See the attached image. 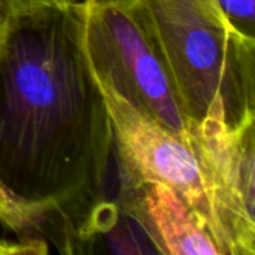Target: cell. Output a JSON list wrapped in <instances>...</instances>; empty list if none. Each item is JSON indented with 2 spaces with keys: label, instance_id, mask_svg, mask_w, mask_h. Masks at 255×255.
<instances>
[{
  "label": "cell",
  "instance_id": "1",
  "mask_svg": "<svg viewBox=\"0 0 255 255\" xmlns=\"http://www.w3.org/2000/svg\"><path fill=\"white\" fill-rule=\"evenodd\" d=\"M112 124L82 42V1L9 12L0 42V226L87 251L118 218L105 187Z\"/></svg>",
  "mask_w": 255,
  "mask_h": 255
},
{
  "label": "cell",
  "instance_id": "2",
  "mask_svg": "<svg viewBox=\"0 0 255 255\" xmlns=\"http://www.w3.org/2000/svg\"><path fill=\"white\" fill-rule=\"evenodd\" d=\"M169 67L184 114L200 121L221 102L236 127L255 118V39L217 0H136Z\"/></svg>",
  "mask_w": 255,
  "mask_h": 255
},
{
  "label": "cell",
  "instance_id": "3",
  "mask_svg": "<svg viewBox=\"0 0 255 255\" xmlns=\"http://www.w3.org/2000/svg\"><path fill=\"white\" fill-rule=\"evenodd\" d=\"M82 42L99 84L172 131L188 134L191 121L136 0H82Z\"/></svg>",
  "mask_w": 255,
  "mask_h": 255
},
{
  "label": "cell",
  "instance_id": "4",
  "mask_svg": "<svg viewBox=\"0 0 255 255\" xmlns=\"http://www.w3.org/2000/svg\"><path fill=\"white\" fill-rule=\"evenodd\" d=\"M211 215V235L223 255L255 254V118L232 127L221 102L191 123Z\"/></svg>",
  "mask_w": 255,
  "mask_h": 255
},
{
  "label": "cell",
  "instance_id": "5",
  "mask_svg": "<svg viewBox=\"0 0 255 255\" xmlns=\"http://www.w3.org/2000/svg\"><path fill=\"white\" fill-rule=\"evenodd\" d=\"M103 93L123 173L124 191H139L152 184L172 187L211 232V215L203 179L190 136H181L140 112L106 85Z\"/></svg>",
  "mask_w": 255,
  "mask_h": 255
},
{
  "label": "cell",
  "instance_id": "6",
  "mask_svg": "<svg viewBox=\"0 0 255 255\" xmlns=\"http://www.w3.org/2000/svg\"><path fill=\"white\" fill-rule=\"evenodd\" d=\"M126 203L139 215L157 253L167 255H223L208 226L166 184L124 191Z\"/></svg>",
  "mask_w": 255,
  "mask_h": 255
},
{
  "label": "cell",
  "instance_id": "7",
  "mask_svg": "<svg viewBox=\"0 0 255 255\" xmlns=\"http://www.w3.org/2000/svg\"><path fill=\"white\" fill-rule=\"evenodd\" d=\"M217 3L239 31L255 39V0H217Z\"/></svg>",
  "mask_w": 255,
  "mask_h": 255
},
{
  "label": "cell",
  "instance_id": "8",
  "mask_svg": "<svg viewBox=\"0 0 255 255\" xmlns=\"http://www.w3.org/2000/svg\"><path fill=\"white\" fill-rule=\"evenodd\" d=\"M49 251L48 245L37 242H12L0 238V255L18 254H46Z\"/></svg>",
  "mask_w": 255,
  "mask_h": 255
},
{
  "label": "cell",
  "instance_id": "9",
  "mask_svg": "<svg viewBox=\"0 0 255 255\" xmlns=\"http://www.w3.org/2000/svg\"><path fill=\"white\" fill-rule=\"evenodd\" d=\"M3 1L10 12H15V10H22V9L31 7L40 3H45V1H51V0H3Z\"/></svg>",
  "mask_w": 255,
  "mask_h": 255
},
{
  "label": "cell",
  "instance_id": "10",
  "mask_svg": "<svg viewBox=\"0 0 255 255\" xmlns=\"http://www.w3.org/2000/svg\"><path fill=\"white\" fill-rule=\"evenodd\" d=\"M9 9L7 6L4 4L3 0H0V42H1V37H3V33H4V28H6V22H7V16H9Z\"/></svg>",
  "mask_w": 255,
  "mask_h": 255
},
{
  "label": "cell",
  "instance_id": "11",
  "mask_svg": "<svg viewBox=\"0 0 255 255\" xmlns=\"http://www.w3.org/2000/svg\"><path fill=\"white\" fill-rule=\"evenodd\" d=\"M51 1H55V3H67V1H73V0H51Z\"/></svg>",
  "mask_w": 255,
  "mask_h": 255
}]
</instances>
